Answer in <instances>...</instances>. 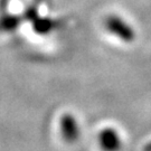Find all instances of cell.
<instances>
[{
	"label": "cell",
	"instance_id": "1",
	"mask_svg": "<svg viewBox=\"0 0 151 151\" xmlns=\"http://www.w3.org/2000/svg\"><path fill=\"white\" fill-rule=\"evenodd\" d=\"M100 145L104 151H118L120 148L119 137L113 131H105L100 135Z\"/></svg>",
	"mask_w": 151,
	"mask_h": 151
}]
</instances>
